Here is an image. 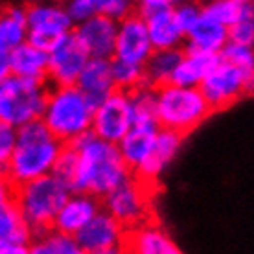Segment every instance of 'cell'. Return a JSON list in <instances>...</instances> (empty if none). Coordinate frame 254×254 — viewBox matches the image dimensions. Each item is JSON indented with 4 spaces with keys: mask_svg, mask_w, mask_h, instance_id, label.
<instances>
[{
    "mask_svg": "<svg viewBox=\"0 0 254 254\" xmlns=\"http://www.w3.org/2000/svg\"><path fill=\"white\" fill-rule=\"evenodd\" d=\"M28 253L33 254H81L74 236L59 232L56 229H46L32 236Z\"/></svg>",
    "mask_w": 254,
    "mask_h": 254,
    "instance_id": "cell-28",
    "label": "cell"
},
{
    "mask_svg": "<svg viewBox=\"0 0 254 254\" xmlns=\"http://www.w3.org/2000/svg\"><path fill=\"white\" fill-rule=\"evenodd\" d=\"M15 188H17V185L9 179V175L6 172H0V208L13 204Z\"/></svg>",
    "mask_w": 254,
    "mask_h": 254,
    "instance_id": "cell-36",
    "label": "cell"
},
{
    "mask_svg": "<svg viewBox=\"0 0 254 254\" xmlns=\"http://www.w3.org/2000/svg\"><path fill=\"white\" fill-rule=\"evenodd\" d=\"M217 56L240 68L254 70V50L251 45H240V43L227 41V45L223 46Z\"/></svg>",
    "mask_w": 254,
    "mask_h": 254,
    "instance_id": "cell-32",
    "label": "cell"
},
{
    "mask_svg": "<svg viewBox=\"0 0 254 254\" xmlns=\"http://www.w3.org/2000/svg\"><path fill=\"white\" fill-rule=\"evenodd\" d=\"M9 74V64H7V54L0 52V81Z\"/></svg>",
    "mask_w": 254,
    "mask_h": 254,
    "instance_id": "cell-39",
    "label": "cell"
},
{
    "mask_svg": "<svg viewBox=\"0 0 254 254\" xmlns=\"http://www.w3.org/2000/svg\"><path fill=\"white\" fill-rule=\"evenodd\" d=\"M201 9L206 17L214 19L225 28L242 20L243 17L254 15L253 0H206L201 4Z\"/></svg>",
    "mask_w": 254,
    "mask_h": 254,
    "instance_id": "cell-27",
    "label": "cell"
},
{
    "mask_svg": "<svg viewBox=\"0 0 254 254\" xmlns=\"http://www.w3.org/2000/svg\"><path fill=\"white\" fill-rule=\"evenodd\" d=\"M229 30V41L240 43V45H254V15L243 17L242 20L234 22Z\"/></svg>",
    "mask_w": 254,
    "mask_h": 254,
    "instance_id": "cell-34",
    "label": "cell"
},
{
    "mask_svg": "<svg viewBox=\"0 0 254 254\" xmlns=\"http://www.w3.org/2000/svg\"><path fill=\"white\" fill-rule=\"evenodd\" d=\"M157 131H159V126H140V124H133L131 129L124 134V138L116 144L122 159L127 164V168L131 170V173L136 172L138 166L151 153Z\"/></svg>",
    "mask_w": 254,
    "mask_h": 254,
    "instance_id": "cell-22",
    "label": "cell"
},
{
    "mask_svg": "<svg viewBox=\"0 0 254 254\" xmlns=\"http://www.w3.org/2000/svg\"><path fill=\"white\" fill-rule=\"evenodd\" d=\"M28 35L24 7H9L0 13V52L9 54L22 45Z\"/></svg>",
    "mask_w": 254,
    "mask_h": 254,
    "instance_id": "cell-26",
    "label": "cell"
},
{
    "mask_svg": "<svg viewBox=\"0 0 254 254\" xmlns=\"http://www.w3.org/2000/svg\"><path fill=\"white\" fill-rule=\"evenodd\" d=\"M32 236L33 232L28 229L15 204H7L4 208H0V240H9L30 249Z\"/></svg>",
    "mask_w": 254,
    "mask_h": 254,
    "instance_id": "cell-29",
    "label": "cell"
},
{
    "mask_svg": "<svg viewBox=\"0 0 254 254\" xmlns=\"http://www.w3.org/2000/svg\"><path fill=\"white\" fill-rule=\"evenodd\" d=\"M111 74H113V81L115 87L126 92L138 89L146 83L144 76V64L129 63L124 59L111 58Z\"/></svg>",
    "mask_w": 254,
    "mask_h": 254,
    "instance_id": "cell-31",
    "label": "cell"
},
{
    "mask_svg": "<svg viewBox=\"0 0 254 254\" xmlns=\"http://www.w3.org/2000/svg\"><path fill=\"white\" fill-rule=\"evenodd\" d=\"M26 41L48 52L58 39L74 30L76 22L68 15L66 7L58 4H33L26 9Z\"/></svg>",
    "mask_w": 254,
    "mask_h": 254,
    "instance_id": "cell-10",
    "label": "cell"
},
{
    "mask_svg": "<svg viewBox=\"0 0 254 254\" xmlns=\"http://www.w3.org/2000/svg\"><path fill=\"white\" fill-rule=\"evenodd\" d=\"M126 230L109 212L100 208L74 238L81 254H118L124 253Z\"/></svg>",
    "mask_w": 254,
    "mask_h": 254,
    "instance_id": "cell-11",
    "label": "cell"
},
{
    "mask_svg": "<svg viewBox=\"0 0 254 254\" xmlns=\"http://www.w3.org/2000/svg\"><path fill=\"white\" fill-rule=\"evenodd\" d=\"M76 87L96 107V103L102 102L105 96H109L116 89L113 74H111V59L89 58V61L85 63L77 76Z\"/></svg>",
    "mask_w": 254,
    "mask_h": 254,
    "instance_id": "cell-20",
    "label": "cell"
},
{
    "mask_svg": "<svg viewBox=\"0 0 254 254\" xmlns=\"http://www.w3.org/2000/svg\"><path fill=\"white\" fill-rule=\"evenodd\" d=\"M134 9L133 0H68L66 11L74 22L89 19V17H107L113 20H122L131 15Z\"/></svg>",
    "mask_w": 254,
    "mask_h": 254,
    "instance_id": "cell-23",
    "label": "cell"
},
{
    "mask_svg": "<svg viewBox=\"0 0 254 254\" xmlns=\"http://www.w3.org/2000/svg\"><path fill=\"white\" fill-rule=\"evenodd\" d=\"M155 197V185L144 183L131 175L124 183L102 197L103 210L109 212L126 229L136 227L151 216V201Z\"/></svg>",
    "mask_w": 254,
    "mask_h": 254,
    "instance_id": "cell-8",
    "label": "cell"
},
{
    "mask_svg": "<svg viewBox=\"0 0 254 254\" xmlns=\"http://www.w3.org/2000/svg\"><path fill=\"white\" fill-rule=\"evenodd\" d=\"M124 253L133 254H179L181 249L160 225L144 221L126 230Z\"/></svg>",
    "mask_w": 254,
    "mask_h": 254,
    "instance_id": "cell-16",
    "label": "cell"
},
{
    "mask_svg": "<svg viewBox=\"0 0 254 254\" xmlns=\"http://www.w3.org/2000/svg\"><path fill=\"white\" fill-rule=\"evenodd\" d=\"M133 126L131 96L126 90L115 89L102 102L96 103L90 120V133L98 138L118 144Z\"/></svg>",
    "mask_w": 254,
    "mask_h": 254,
    "instance_id": "cell-9",
    "label": "cell"
},
{
    "mask_svg": "<svg viewBox=\"0 0 254 254\" xmlns=\"http://www.w3.org/2000/svg\"><path fill=\"white\" fill-rule=\"evenodd\" d=\"M183 54V48H160L153 50L151 56L144 63V76L149 87H160L164 83H170L173 70L177 66V61Z\"/></svg>",
    "mask_w": 254,
    "mask_h": 254,
    "instance_id": "cell-25",
    "label": "cell"
},
{
    "mask_svg": "<svg viewBox=\"0 0 254 254\" xmlns=\"http://www.w3.org/2000/svg\"><path fill=\"white\" fill-rule=\"evenodd\" d=\"M116 28H118L116 20L96 15L81 22H76L74 33L81 41L90 58L111 59L115 56Z\"/></svg>",
    "mask_w": 254,
    "mask_h": 254,
    "instance_id": "cell-15",
    "label": "cell"
},
{
    "mask_svg": "<svg viewBox=\"0 0 254 254\" xmlns=\"http://www.w3.org/2000/svg\"><path fill=\"white\" fill-rule=\"evenodd\" d=\"M144 17L147 28V35L155 50L160 48H183L185 32L181 30L173 7L157 6L146 13H140Z\"/></svg>",
    "mask_w": 254,
    "mask_h": 254,
    "instance_id": "cell-18",
    "label": "cell"
},
{
    "mask_svg": "<svg viewBox=\"0 0 254 254\" xmlns=\"http://www.w3.org/2000/svg\"><path fill=\"white\" fill-rule=\"evenodd\" d=\"M7 64H9V74H13V76L46 83L48 52L33 46L28 41H24L22 45L13 48L7 54Z\"/></svg>",
    "mask_w": 254,
    "mask_h": 254,
    "instance_id": "cell-21",
    "label": "cell"
},
{
    "mask_svg": "<svg viewBox=\"0 0 254 254\" xmlns=\"http://www.w3.org/2000/svg\"><path fill=\"white\" fill-rule=\"evenodd\" d=\"M15 136H17V127L0 120V172H6L7 160L11 157L13 146H15Z\"/></svg>",
    "mask_w": 254,
    "mask_h": 254,
    "instance_id": "cell-35",
    "label": "cell"
},
{
    "mask_svg": "<svg viewBox=\"0 0 254 254\" xmlns=\"http://www.w3.org/2000/svg\"><path fill=\"white\" fill-rule=\"evenodd\" d=\"M157 122L160 127L186 136L201 126L214 111L199 87L164 83L155 87Z\"/></svg>",
    "mask_w": 254,
    "mask_h": 254,
    "instance_id": "cell-4",
    "label": "cell"
},
{
    "mask_svg": "<svg viewBox=\"0 0 254 254\" xmlns=\"http://www.w3.org/2000/svg\"><path fill=\"white\" fill-rule=\"evenodd\" d=\"M0 254H28V247L9 240H0Z\"/></svg>",
    "mask_w": 254,
    "mask_h": 254,
    "instance_id": "cell-37",
    "label": "cell"
},
{
    "mask_svg": "<svg viewBox=\"0 0 254 254\" xmlns=\"http://www.w3.org/2000/svg\"><path fill=\"white\" fill-rule=\"evenodd\" d=\"M94 103L76 85H54L46 92L41 122L61 144H70L90 131Z\"/></svg>",
    "mask_w": 254,
    "mask_h": 254,
    "instance_id": "cell-3",
    "label": "cell"
},
{
    "mask_svg": "<svg viewBox=\"0 0 254 254\" xmlns=\"http://www.w3.org/2000/svg\"><path fill=\"white\" fill-rule=\"evenodd\" d=\"M129 96H131L133 124L159 126V122H157V105H155V87H149L147 83H144L142 87L131 90Z\"/></svg>",
    "mask_w": 254,
    "mask_h": 254,
    "instance_id": "cell-30",
    "label": "cell"
},
{
    "mask_svg": "<svg viewBox=\"0 0 254 254\" xmlns=\"http://www.w3.org/2000/svg\"><path fill=\"white\" fill-rule=\"evenodd\" d=\"M134 6H138V13H146L153 7L159 6V2L157 0H133Z\"/></svg>",
    "mask_w": 254,
    "mask_h": 254,
    "instance_id": "cell-38",
    "label": "cell"
},
{
    "mask_svg": "<svg viewBox=\"0 0 254 254\" xmlns=\"http://www.w3.org/2000/svg\"><path fill=\"white\" fill-rule=\"evenodd\" d=\"M173 15H175V19H177L181 30L186 33L191 26L199 20V17L203 15V9H201V4H199V2L185 0V2H181L179 6L173 7Z\"/></svg>",
    "mask_w": 254,
    "mask_h": 254,
    "instance_id": "cell-33",
    "label": "cell"
},
{
    "mask_svg": "<svg viewBox=\"0 0 254 254\" xmlns=\"http://www.w3.org/2000/svg\"><path fill=\"white\" fill-rule=\"evenodd\" d=\"M89 54L77 39L74 30L64 33L48 50V74L46 81L54 85H76L81 68L89 61Z\"/></svg>",
    "mask_w": 254,
    "mask_h": 254,
    "instance_id": "cell-12",
    "label": "cell"
},
{
    "mask_svg": "<svg viewBox=\"0 0 254 254\" xmlns=\"http://www.w3.org/2000/svg\"><path fill=\"white\" fill-rule=\"evenodd\" d=\"M70 144L76 149V179L72 191H83L102 199L133 175L122 159L118 146L98 138L90 131Z\"/></svg>",
    "mask_w": 254,
    "mask_h": 254,
    "instance_id": "cell-1",
    "label": "cell"
},
{
    "mask_svg": "<svg viewBox=\"0 0 254 254\" xmlns=\"http://www.w3.org/2000/svg\"><path fill=\"white\" fill-rule=\"evenodd\" d=\"M217 56L214 54H199V52L183 50L173 70L170 83L183 85V87H199L210 66L216 63Z\"/></svg>",
    "mask_w": 254,
    "mask_h": 254,
    "instance_id": "cell-24",
    "label": "cell"
},
{
    "mask_svg": "<svg viewBox=\"0 0 254 254\" xmlns=\"http://www.w3.org/2000/svg\"><path fill=\"white\" fill-rule=\"evenodd\" d=\"M159 2V6H168V7H175L179 6L181 2H185V0H157Z\"/></svg>",
    "mask_w": 254,
    "mask_h": 254,
    "instance_id": "cell-40",
    "label": "cell"
},
{
    "mask_svg": "<svg viewBox=\"0 0 254 254\" xmlns=\"http://www.w3.org/2000/svg\"><path fill=\"white\" fill-rule=\"evenodd\" d=\"M183 138H185L183 134L170 131V129H164V127H159L151 153L138 166V170L133 173L134 177H138L144 183L157 186L159 177L166 172V168L172 164L173 159L177 157L179 149L183 146Z\"/></svg>",
    "mask_w": 254,
    "mask_h": 254,
    "instance_id": "cell-14",
    "label": "cell"
},
{
    "mask_svg": "<svg viewBox=\"0 0 254 254\" xmlns=\"http://www.w3.org/2000/svg\"><path fill=\"white\" fill-rule=\"evenodd\" d=\"M45 83L24 79L7 74L0 81V120L13 127H20L41 118L46 102Z\"/></svg>",
    "mask_w": 254,
    "mask_h": 254,
    "instance_id": "cell-6",
    "label": "cell"
},
{
    "mask_svg": "<svg viewBox=\"0 0 254 254\" xmlns=\"http://www.w3.org/2000/svg\"><path fill=\"white\" fill-rule=\"evenodd\" d=\"M63 144L48 131L41 118L17 127L15 146L7 160L6 173L15 185L52 173Z\"/></svg>",
    "mask_w": 254,
    "mask_h": 254,
    "instance_id": "cell-2",
    "label": "cell"
},
{
    "mask_svg": "<svg viewBox=\"0 0 254 254\" xmlns=\"http://www.w3.org/2000/svg\"><path fill=\"white\" fill-rule=\"evenodd\" d=\"M227 41H229V30L203 13L195 24L185 33L183 50L217 56L223 46L227 45Z\"/></svg>",
    "mask_w": 254,
    "mask_h": 254,
    "instance_id": "cell-19",
    "label": "cell"
},
{
    "mask_svg": "<svg viewBox=\"0 0 254 254\" xmlns=\"http://www.w3.org/2000/svg\"><path fill=\"white\" fill-rule=\"evenodd\" d=\"M253 87L254 70L240 68L219 56L199 85L212 111H221L234 105L243 96L251 94Z\"/></svg>",
    "mask_w": 254,
    "mask_h": 254,
    "instance_id": "cell-7",
    "label": "cell"
},
{
    "mask_svg": "<svg viewBox=\"0 0 254 254\" xmlns=\"http://www.w3.org/2000/svg\"><path fill=\"white\" fill-rule=\"evenodd\" d=\"M70 190L52 173L17 185L13 204L33 234L50 229Z\"/></svg>",
    "mask_w": 254,
    "mask_h": 254,
    "instance_id": "cell-5",
    "label": "cell"
},
{
    "mask_svg": "<svg viewBox=\"0 0 254 254\" xmlns=\"http://www.w3.org/2000/svg\"><path fill=\"white\" fill-rule=\"evenodd\" d=\"M155 50L147 35V28L144 17L140 13H131L118 20L115 41V56L116 59H124L129 63L144 64L146 59Z\"/></svg>",
    "mask_w": 254,
    "mask_h": 254,
    "instance_id": "cell-13",
    "label": "cell"
},
{
    "mask_svg": "<svg viewBox=\"0 0 254 254\" xmlns=\"http://www.w3.org/2000/svg\"><path fill=\"white\" fill-rule=\"evenodd\" d=\"M100 208L102 204L98 201V197L83 193V191H70L54 217L52 229L68 236H76Z\"/></svg>",
    "mask_w": 254,
    "mask_h": 254,
    "instance_id": "cell-17",
    "label": "cell"
}]
</instances>
